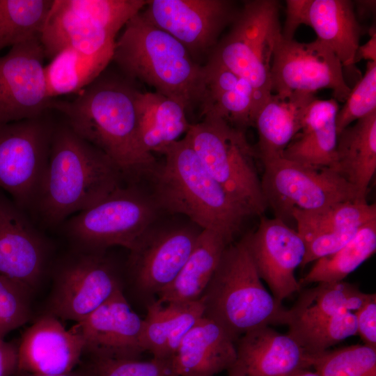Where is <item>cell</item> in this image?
Returning a JSON list of instances; mask_svg holds the SVG:
<instances>
[{
	"label": "cell",
	"mask_w": 376,
	"mask_h": 376,
	"mask_svg": "<svg viewBox=\"0 0 376 376\" xmlns=\"http://www.w3.org/2000/svg\"><path fill=\"white\" fill-rule=\"evenodd\" d=\"M132 81L106 69L75 98L52 99L49 109L62 113L69 127L109 156L124 176L138 179L150 177L158 163L139 143L138 101L141 91Z\"/></svg>",
	"instance_id": "obj_1"
},
{
	"label": "cell",
	"mask_w": 376,
	"mask_h": 376,
	"mask_svg": "<svg viewBox=\"0 0 376 376\" xmlns=\"http://www.w3.org/2000/svg\"><path fill=\"white\" fill-rule=\"evenodd\" d=\"M123 176L109 156L65 123L54 125L48 163L33 205L46 224H58L120 187Z\"/></svg>",
	"instance_id": "obj_2"
},
{
	"label": "cell",
	"mask_w": 376,
	"mask_h": 376,
	"mask_svg": "<svg viewBox=\"0 0 376 376\" xmlns=\"http://www.w3.org/2000/svg\"><path fill=\"white\" fill-rule=\"evenodd\" d=\"M164 161L150 177L152 194L161 210L185 215L202 230L212 231L228 244L251 214L209 173L188 139L163 148Z\"/></svg>",
	"instance_id": "obj_3"
},
{
	"label": "cell",
	"mask_w": 376,
	"mask_h": 376,
	"mask_svg": "<svg viewBox=\"0 0 376 376\" xmlns=\"http://www.w3.org/2000/svg\"><path fill=\"white\" fill-rule=\"evenodd\" d=\"M116 40L112 62L127 77L139 80L180 104L187 111L199 109L206 95L203 65L167 32L139 12Z\"/></svg>",
	"instance_id": "obj_4"
},
{
	"label": "cell",
	"mask_w": 376,
	"mask_h": 376,
	"mask_svg": "<svg viewBox=\"0 0 376 376\" xmlns=\"http://www.w3.org/2000/svg\"><path fill=\"white\" fill-rule=\"evenodd\" d=\"M204 314L235 342L245 333L269 325H288L287 309L261 282L244 239L229 244L202 297Z\"/></svg>",
	"instance_id": "obj_5"
},
{
	"label": "cell",
	"mask_w": 376,
	"mask_h": 376,
	"mask_svg": "<svg viewBox=\"0 0 376 376\" xmlns=\"http://www.w3.org/2000/svg\"><path fill=\"white\" fill-rule=\"evenodd\" d=\"M191 124L185 135L212 178L251 215H261L267 207L255 164V148L244 131L224 119L206 114Z\"/></svg>",
	"instance_id": "obj_6"
},
{
	"label": "cell",
	"mask_w": 376,
	"mask_h": 376,
	"mask_svg": "<svg viewBox=\"0 0 376 376\" xmlns=\"http://www.w3.org/2000/svg\"><path fill=\"white\" fill-rule=\"evenodd\" d=\"M161 211L152 194L135 185L120 186L72 217L66 232L83 251L120 246L131 251Z\"/></svg>",
	"instance_id": "obj_7"
},
{
	"label": "cell",
	"mask_w": 376,
	"mask_h": 376,
	"mask_svg": "<svg viewBox=\"0 0 376 376\" xmlns=\"http://www.w3.org/2000/svg\"><path fill=\"white\" fill-rule=\"evenodd\" d=\"M279 9L275 0L244 1L207 61L244 78L263 95H271L272 56L281 35Z\"/></svg>",
	"instance_id": "obj_8"
},
{
	"label": "cell",
	"mask_w": 376,
	"mask_h": 376,
	"mask_svg": "<svg viewBox=\"0 0 376 376\" xmlns=\"http://www.w3.org/2000/svg\"><path fill=\"white\" fill-rule=\"evenodd\" d=\"M261 186L275 217H291L294 210L313 211L337 203L366 201L356 189L331 168L313 169L283 156L261 160Z\"/></svg>",
	"instance_id": "obj_9"
},
{
	"label": "cell",
	"mask_w": 376,
	"mask_h": 376,
	"mask_svg": "<svg viewBox=\"0 0 376 376\" xmlns=\"http://www.w3.org/2000/svg\"><path fill=\"white\" fill-rule=\"evenodd\" d=\"M54 126L44 116L0 125V189L24 210L38 194Z\"/></svg>",
	"instance_id": "obj_10"
},
{
	"label": "cell",
	"mask_w": 376,
	"mask_h": 376,
	"mask_svg": "<svg viewBox=\"0 0 376 376\" xmlns=\"http://www.w3.org/2000/svg\"><path fill=\"white\" fill-rule=\"evenodd\" d=\"M343 68L334 52L318 39L300 42L281 35L272 61V93L280 96L294 93L315 94L318 90L329 88L336 100L345 102L351 88L345 81Z\"/></svg>",
	"instance_id": "obj_11"
},
{
	"label": "cell",
	"mask_w": 376,
	"mask_h": 376,
	"mask_svg": "<svg viewBox=\"0 0 376 376\" xmlns=\"http://www.w3.org/2000/svg\"><path fill=\"white\" fill-rule=\"evenodd\" d=\"M120 290L117 271L104 251H83L59 269L48 314L79 322Z\"/></svg>",
	"instance_id": "obj_12"
},
{
	"label": "cell",
	"mask_w": 376,
	"mask_h": 376,
	"mask_svg": "<svg viewBox=\"0 0 376 376\" xmlns=\"http://www.w3.org/2000/svg\"><path fill=\"white\" fill-rule=\"evenodd\" d=\"M239 10L228 0H150L141 12L181 42L197 61L203 56H210Z\"/></svg>",
	"instance_id": "obj_13"
},
{
	"label": "cell",
	"mask_w": 376,
	"mask_h": 376,
	"mask_svg": "<svg viewBox=\"0 0 376 376\" xmlns=\"http://www.w3.org/2000/svg\"><path fill=\"white\" fill-rule=\"evenodd\" d=\"M40 38L0 56V125L43 116L49 109Z\"/></svg>",
	"instance_id": "obj_14"
},
{
	"label": "cell",
	"mask_w": 376,
	"mask_h": 376,
	"mask_svg": "<svg viewBox=\"0 0 376 376\" xmlns=\"http://www.w3.org/2000/svg\"><path fill=\"white\" fill-rule=\"evenodd\" d=\"M202 229L191 222L158 226L153 224L130 251V269L137 287L156 295L178 276Z\"/></svg>",
	"instance_id": "obj_15"
},
{
	"label": "cell",
	"mask_w": 376,
	"mask_h": 376,
	"mask_svg": "<svg viewBox=\"0 0 376 376\" xmlns=\"http://www.w3.org/2000/svg\"><path fill=\"white\" fill-rule=\"evenodd\" d=\"M243 239L259 276L277 301L300 290L295 272L302 263L306 246L297 230L282 219L264 217L256 230Z\"/></svg>",
	"instance_id": "obj_16"
},
{
	"label": "cell",
	"mask_w": 376,
	"mask_h": 376,
	"mask_svg": "<svg viewBox=\"0 0 376 376\" xmlns=\"http://www.w3.org/2000/svg\"><path fill=\"white\" fill-rule=\"evenodd\" d=\"M143 323L120 290L72 329L81 337L84 354L90 357L139 359L144 352Z\"/></svg>",
	"instance_id": "obj_17"
},
{
	"label": "cell",
	"mask_w": 376,
	"mask_h": 376,
	"mask_svg": "<svg viewBox=\"0 0 376 376\" xmlns=\"http://www.w3.org/2000/svg\"><path fill=\"white\" fill-rule=\"evenodd\" d=\"M354 8L348 0H288L281 35L293 39L299 25L310 26L317 39L334 52L343 67L351 66L355 64L363 31Z\"/></svg>",
	"instance_id": "obj_18"
},
{
	"label": "cell",
	"mask_w": 376,
	"mask_h": 376,
	"mask_svg": "<svg viewBox=\"0 0 376 376\" xmlns=\"http://www.w3.org/2000/svg\"><path fill=\"white\" fill-rule=\"evenodd\" d=\"M47 252L46 241L24 210L0 189V274L33 292L44 275Z\"/></svg>",
	"instance_id": "obj_19"
},
{
	"label": "cell",
	"mask_w": 376,
	"mask_h": 376,
	"mask_svg": "<svg viewBox=\"0 0 376 376\" xmlns=\"http://www.w3.org/2000/svg\"><path fill=\"white\" fill-rule=\"evenodd\" d=\"M291 218L306 253L301 267L331 255L346 244L363 224L376 219V205L367 201L337 203L313 211L294 210Z\"/></svg>",
	"instance_id": "obj_20"
},
{
	"label": "cell",
	"mask_w": 376,
	"mask_h": 376,
	"mask_svg": "<svg viewBox=\"0 0 376 376\" xmlns=\"http://www.w3.org/2000/svg\"><path fill=\"white\" fill-rule=\"evenodd\" d=\"M83 354L81 337L47 313L22 334L17 345V370L45 375L67 374L75 370Z\"/></svg>",
	"instance_id": "obj_21"
},
{
	"label": "cell",
	"mask_w": 376,
	"mask_h": 376,
	"mask_svg": "<svg viewBox=\"0 0 376 376\" xmlns=\"http://www.w3.org/2000/svg\"><path fill=\"white\" fill-rule=\"evenodd\" d=\"M235 347V361L227 371L238 376H290L312 366V355L288 334L269 326L245 333Z\"/></svg>",
	"instance_id": "obj_22"
},
{
	"label": "cell",
	"mask_w": 376,
	"mask_h": 376,
	"mask_svg": "<svg viewBox=\"0 0 376 376\" xmlns=\"http://www.w3.org/2000/svg\"><path fill=\"white\" fill-rule=\"evenodd\" d=\"M235 359L234 340L205 315L187 333L172 358L177 376H213L228 370Z\"/></svg>",
	"instance_id": "obj_23"
},
{
	"label": "cell",
	"mask_w": 376,
	"mask_h": 376,
	"mask_svg": "<svg viewBox=\"0 0 376 376\" xmlns=\"http://www.w3.org/2000/svg\"><path fill=\"white\" fill-rule=\"evenodd\" d=\"M206 95L200 111L217 116L231 125L245 130L253 126L256 113L266 96L244 78L207 61L203 65Z\"/></svg>",
	"instance_id": "obj_24"
},
{
	"label": "cell",
	"mask_w": 376,
	"mask_h": 376,
	"mask_svg": "<svg viewBox=\"0 0 376 376\" xmlns=\"http://www.w3.org/2000/svg\"><path fill=\"white\" fill-rule=\"evenodd\" d=\"M314 93H294L286 96L272 93L259 107L253 126L257 130L256 148L260 160L283 156V153L300 131L303 118Z\"/></svg>",
	"instance_id": "obj_25"
},
{
	"label": "cell",
	"mask_w": 376,
	"mask_h": 376,
	"mask_svg": "<svg viewBox=\"0 0 376 376\" xmlns=\"http://www.w3.org/2000/svg\"><path fill=\"white\" fill-rule=\"evenodd\" d=\"M338 110L334 98L314 100L306 110L300 131L283 157L313 169L330 168L336 159Z\"/></svg>",
	"instance_id": "obj_26"
},
{
	"label": "cell",
	"mask_w": 376,
	"mask_h": 376,
	"mask_svg": "<svg viewBox=\"0 0 376 376\" xmlns=\"http://www.w3.org/2000/svg\"><path fill=\"white\" fill-rule=\"evenodd\" d=\"M116 36L68 10L60 0H54L40 42L45 58L51 61L66 49L86 54L113 50Z\"/></svg>",
	"instance_id": "obj_27"
},
{
	"label": "cell",
	"mask_w": 376,
	"mask_h": 376,
	"mask_svg": "<svg viewBox=\"0 0 376 376\" xmlns=\"http://www.w3.org/2000/svg\"><path fill=\"white\" fill-rule=\"evenodd\" d=\"M203 314L201 298L187 302L155 301L150 304L141 337L144 352L155 358L172 359L185 336Z\"/></svg>",
	"instance_id": "obj_28"
},
{
	"label": "cell",
	"mask_w": 376,
	"mask_h": 376,
	"mask_svg": "<svg viewBox=\"0 0 376 376\" xmlns=\"http://www.w3.org/2000/svg\"><path fill=\"white\" fill-rule=\"evenodd\" d=\"M331 169L366 200L376 170V111L357 120L338 134L336 159Z\"/></svg>",
	"instance_id": "obj_29"
},
{
	"label": "cell",
	"mask_w": 376,
	"mask_h": 376,
	"mask_svg": "<svg viewBox=\"0 0 376 376\" xmlns=\"http://www.w3.org/2000/svg\"><path fill=\"white\" fill-rule=\"evenodd\" d=\"M228 244L219 235L202 230L178 276L157 294V301L169 303L199 300Z\"/></svg>",
	"instance_id": "obj_30"
},
{
	"label": "cell",
	"mask_w": 376,
	"mask_h": 376,
	"mask_svg": "<svg viewBox=\"0 0 376 376\" xmlns=\"http://www.w3.org/2000/svg\"><path fill=\"white\" fill-rule=\"evenodd\" d=\"M138 136L147 153H158L180 140L189 130L187 111L178 102L160 93L141 92L138 101Z\"/></svg>",
	"instance_id": "obj_31"
},
{
	"label": "cell",
	"mask_w": 376,
	"mask_h": 376,
	"mask_svg": "<svg viewBox=\"0 0 376 376\" xmlns=\"http://www.w3.org/2000/svg\"><path fill=\"white\" fill-rule=\"evenodd\" d=\"M113 53L86 54L71 49L58 53L44 68L49 97L79 93L107 68Z\"/></svg>",
	"instance_id": "obj_32"
},
{
	"label": "cell",
	"mask_w": 376,
	"mask_h": 376,
	"mask_svg": "<svg viewBox=\"0 0 376 376\" xmlns=\"http://www.w3.org/2000/svg\"><path fill=\"white\" fill-rule=\"evenodd\" d=\"M288 334L309 354L328 350L334 345L357 334L354 313L335 315H313L301 311L295 304Z\"/></svg>",
	"instance_id": "obj_33"
},
{
	"label": "cell",
	"mask_w": 376,
	"mask_h": 376,
	"mask_svg": "<svg viewBox=\"0 0 376 376\" xmlns=\"http://www.w3.org/2000/svg\"><path fill=\"white\" fill-rule=\"evenodd\" d=\"M376 251V219L361 226L354 236L334 253L317 260L299 284L343 281Z\"/></svg>",
	"instance_id": "obj_34"
},
{
	"label": "cell",
	"mask_w": 376,
	"mask_h": 376,
	"mask_svg": "<svg viewBox=\"0 0 376 376\" xmlns=\"http://www.w3.org/2000/svg\"><path fill=\"white\" fill-rule=\"evenodd\" d=\"M54 0H0V51L40 38Z\"/></svg>",
	"instance_id": "obj_35"
},
{
	"label": "cell",
	"mask_w": 376,
	"mask_h": 376,
	"mask_svg": "<svg viewBox=\"0 0 376 376\" xmlns=\"http://www.w3.org/2000/svg\"><path fill=\"white\" fill-rule=\"evenodd\" d=\"M369 295L356 285L343 281L319 283L316 287L304 292L296 305L310 315H335L355 312Z\"/></svg>",
	"instance_id": "obj_36"
},
{
	"label": "cell",
	"mask_w": 376,
	"mask_h": 376,
	"mask_svg": "<svg viewBox=\"0 0 376 376\" xmlns=\"http://www.w3.org/2000/svg\"><path fill=\"white\" fill-rule=\"evenodd\" d=\"M321 376H376V349L354 345L312 355V366Z\"/></svg>",
	"instance_id": "obj_37"
},
{
	"label": "cell",
	"mask_w": 376,
	"mask_h": 376,
	"mask_svg": "<svg viewBox=\"0 0 376 376\" xmlns=\"http://www.w3.org/2000/svg\"><path fill=\"white\" fill-rule=\"evenodd\" d=\"M145 0H60L68 10L116 35L146 5Z\"/></svg>",
	"instance_id": "obj_38"
},
{
	"label": "cell",
	"mask_w": 376,
	"mask_h": 376,
	"mask_svg": "<svg viewBox=\"0 0 376 376\" xmlns=\"http://www.w3.org/2000/svg\"><path fill=\"white\" fill-rule=\"evenodd\" d=\"M32 292L24 284L0 274V338L29 320Z\"/></svg>",
	"instance_id": "obj_39"
},
{
	"label": "cell",
	"mask_w": 376,
	"mask_h": 376,
	"mask_svg": "<svg viewBox=\"0 0 376 376\" xmlns=\"http://www.w3.org/2000/svg\"><path fill=\"white\" fill-rule=\"evenodd\" d=\"M82 368L89 376H177L172 359L152 357L142 361L90 357Z\"/></svg>",
	"instance_id": "obj_40"
},
{
	"label": "cell",
	"mask_w": 376,
	"mask_h": 376,
	"mask_svg": "<svg viewBox=\"0 0 376 376\" xmlns=\"http://www.w3.org/2000/svg\"><path fill=\"white\" fill-rule=\"evenodd\" d=\"M376 111V61H368L363 77L357 84L336 116L338 134L352 123Z\"/></svg>",
	"instance_id": "obj_41"
},
{
	"label": "cell",
	"mask_w": 376,
	"mask_h": 376,
	"mask_svg": "<svg viewBox=\"0 0 376 376\" xmlns=\"http://www.w3.org/2000/svg\"><path fill=\"white\" fill-rule=\"evenodd\" d=\"M354 314L356 317L357 334L364 345L376 349V295L370 294L368 299Z\"/></svg>",
	"instance_id": "obj_42"
},
{
	"label": "cell",
	"mask_w": 376,
	"mask_h": 376,
	"mask_svg": "<svg viewBox=\"0 0 376 376\" xmlns=\"http://www.w3.org/2000/svg\"><path fill=\"white\" fill-rule=\"evenodd\" d=\"M17 369V346L0 338V376H12Z\"/></svg>",
	"instance_id": "obj_43"
},
{
	"label": "cell",
	"mask_w": 376,
	"mask_h": 376,
	"mask_svg": "<svg viewBox=\"0 0 376 376\" xmlns=\"http://www.w3.org/2000/svg\"><path fill=\"white\" fill-rule=\"evenodd\" d=\"M369 34L370 36L369 40L362 46H359L354 57V63L361 59L376 61V30L375 26L369 29Z\"/></svg>",
	"instance_id": "obj_44"
},
{
	"label": "cell",
	"mask_w": 376,
	"mask_h": 376,
	"mask_svg": "<svg viewBox=\"0 0 376 376\" xmlns=\"http://www.w3.org/2000/svg\"><path fill=\"white\" fill-rule=\"evenodd\" d=\"M12 376H89V375L83 368H81V369L76 370H75L72 372L67 374L58 375H36L26 372L17 370Z\"/></svg>",
	"instance_id": "obj_45"
},
{
	"label": "cell",
	"mask_w": 376,
	"mask_h": 376,
	"mask_svg": "<svg viewBox=\"0 0 376 376\" xmlns=\"http://www.w3.org/2000/svg\"><path fill=\"white\" fill-rule=\"evenodd\" d=\"M290 376H321V375H320L315 371L313 372V371L309 370L308 369H302L293 373Z\"/></svg>",
	"instance_id": "obj_46"
},
{
	"label": "cell",
	"mask_w": 376,
	"mask_h": 376,
	"mask_svg": "<svg viewBox=\"0 0 376 376\" xmlns=\"http://www.w3.org/2000/svg\"><path fill=\"white\" fill-rule=\"evenodd\" d=\"M228 376H238V375H237L236 374H235L233 373L228 372Z\"/></svg>",
	"instance_id": "obj_47"
}]
</instances>
